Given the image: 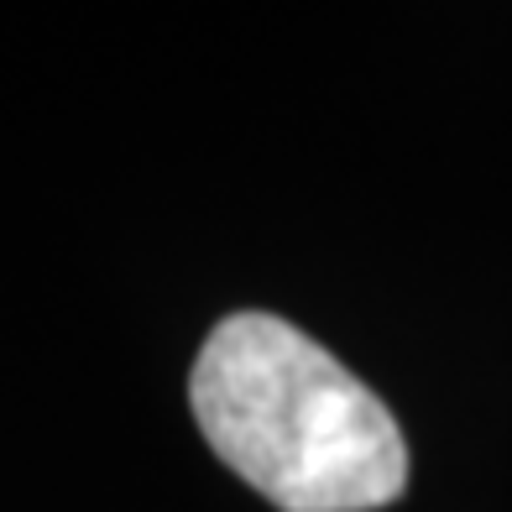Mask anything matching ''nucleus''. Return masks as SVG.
<instances>
[{"mask_svg": "<svg viewBox=\"0 0 512 512\" xmlns=\"http://www.w3.org/2000/svg\"><path fill=\"white\" fill-rule=\"evenodd\" d=\"M189 408L209 450L283 512H377L408 486L392 408L277 314L246 309L209 330Z\"/></svg>", "mask_w": 512, "mask_h": 512, "instance_id": "f257e3e1", "label": "nucleus"}]
</instances>
